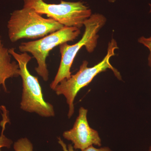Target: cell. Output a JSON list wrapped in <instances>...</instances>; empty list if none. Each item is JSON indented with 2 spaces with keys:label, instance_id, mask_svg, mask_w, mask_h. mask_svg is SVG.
<instances>
[{
  "label": "cell",
  "instance_id": "cell-7",
  "mask_svg": "<svg viewBox=\"0 0 151 151\" xmlns=\"http://www.w3.org/2000/svg\"><path fill=\"white\" fill-rule=\"evenodd\" d=\"M87 113V109L83 107L79 108L78 116L73 128L63 134V137L72 142L75 150L83 151L93 145L98 147L102 145V141L98 132L89 126Z\"/></svg>",
  "mask_w": 151,
  "mask_h": 151
},
{
  "label": "cell",
  "instance_id": "cell-3",
  "mask_svg": "<svg viewBox=\"0 0 151 151\" xmlns=\"http://www.w3.org/2000/svg\"><path fill=\"white\" fill-rule=\"evenodd\" d=\"M106 20L105 17L101 14H92L84 22L85 31L78 42L72 45L65 42L58 46L61 54V60L57 73L50 84L52 89L54 90L61 81L71 77L70 68L75 57L82 47L85 46L89 53L94 51L99 38L98 33L104 26Z\"/></svg>",
  "mask_w": 151,
  "mask_h": 151
},
{
  "label": "cell",
  "instance_id": "cell-16",
  "mask_svg": "<svg viewBox=\"0 0 151 151\" xmlns=\"http://www.w3.org/2000/svg\"><path fill=\"white\" fill-rule=\"evenodd\" d=\"M149 5H150V12L151 13V4H149Z\"/></svg>",
  "mask_w": 151,
  "mask_h": 151
},
{
  "label": "cell",
  "instance_id": "cell-9",
  "mask_svg": "<svg viewBox=\"0 0 151 151\" xmlns=\"http://www.w3.org/2000/svg\"><path fill=\"white\" fill-rule=\"evenodd\" d=\"M3 117V120L1 122V126L2 130L1 134L0 136V151L1 149L4 147H6L9 148L10 147L11 144H12V142L11 140L7 138L4 135V133L5 129L7 123L9 122L8 114L6 113H4L2 114Z\"/></svg>",
  "mask_w": 151,
  "mask_h": 151
},
{
  "label": "cell",
  "instance_id": "cell-12",
  "mask_svg": "<svg viewBox=\"0 0 151 151\" xmlns=\"http://www.w3.org/2000/svg\"><path fill=\"white\" fill-rule=\"evenodd\" d=\"M58 143L61 146L63 151H76L74 150L72 145H69L67 147L66 144L63 142L62 139L60 137L58 138Z\"/></svg>",
  "mask_w": 151,
  "mask_h": 151
},
{
  "label": "cell",
  "instance_id": "cell-8",
  "mask_svg": "<svg viewBox=\"0 0 151 151\" xmlns=\"http://www.w3.org/2000/svg\"><path fill=\"white\" fill-rule=\"evenodd\" d=\"M2 42L0 35V87L2 86L5 92H7L6 81L10 78L20 76L19 68L16 61H12V55ZM0 88V92H1Z\"/></svg>",
  "mask_w": 151,
  "mask_h": 151
},
{
  "label": "cell",
  "instance_id": "cell-1",
  "mask_svg": "<svg viewBox=\"0 0 151 151\" xmlns=\"http://www.w3.org/2000/svg\"><path fill=\"white\" fill-rule=\"evenodd\" d=\"M118 48L116 41L112 39L108 44L107 54L101 62L93 67H89L88 61L84 60L77 73L71 75L69 79L63 80L55 87L54 91L56 94L64 95L66 99L69 106L68 114L69 119L74 114V101L78 92L91 83L96 76L107 69H111L118 79L122 80L120 72L110 62V58L115 55V50Z\"/></svg>",
  "mask_w": 151,
  "mask_h": 151
},
{
  "label": "cell",
  "instance_id": "cell-6",
  "mask_svg": "<svg viewBox=\"0 0 151 151\" xmlns=\"http://www.w3.org/2000/svg\"><path fill=\"white\" fill-rule=\"evenodd\" d=\"M80 33L81 31L78 28L64 26L40 39L22 42L19 45V50L22 52H29L32 55L37 62L36 72L44 81H47L49 71L46 60L50 52L63 43L73 41Z\"/></svg>",
  "mask_w": 151,
  "mask_h": 151
},
{
  "label": "cell",
  "instance_id": "cell-4",
  "mask_svg": "<svg viewBox=\"0 0 151 151\" xmlns=\"http://www.w3.org/2000/svg\"><path fill=\"white\" fill-rule=\"evenodd\" d=\"M9 51L18 64L22 81L20 108L26 112L36 113L42 117H54L53 105L44 100L38 78L32 75L28 69V63L32 57L27 52L18 53L14 48L9 49Z\"/></svg>",
  "mask_w": 151,
  "mask_h": 151
},
{
  "label": "cell",
  "instance_id": "cell-11",
  "mask_svg": "<svg viewBox=\"0 0 151 151\" xmlns=\"http://www.w3.org/2000/svg\"><path fill=\"white\" fill-rule=\"evenodd\" d=\"M138 42L143 45L151 52V37L148 38L141 37L138 39Z\"/></svg>",
  "mask_w": 151,
  "mask_h": 151
},
{
  "label": "cell",
  "instance_id": "cell-2",
  "mask_svg": "<svg viewBox=\"0 0 151 151\" xmlns=\"http://www.w3.org/2000/svg\"><path fill=\"white\" fill-rule=\"evenodd\" d=\"M7 26L12 42L22 39L41 38L64 27L53 19L45 18L33 9L23 7L11 14Z\"/></svg>",
  "mask_w": 151,
  "mask_h": 151
},
{
  "label": "cell",
  "instance_id": "cell-17",
  "mask_svg": "<svg viewBox=\"0 0 151 151\" xmlns=\"http://www.w3.org/2000/svg\"><path fill=\"white\" fill-rule=\"evenodd\" d=\"M148 151H151V146H150V148H149Z\"/></svg>",
  "mask_w": 151,
  "mask_h": 151
},
{
  "label": "cell",
  "instance_id": "cell-5",
  "mask_svg": "<svg viewBox=\"0 0 151 151\" xmlns=\"http://www.w3.org/2000/svg\"><path fill=\"white\" fill-rule=\"evenodd\" d=\"M23 7L33 9L37 13L46 15L63 25L80 29L92 15V11L83 2L60 0L58 4H48L44 0H23Z\"/></svg>",
  "mask_w": 151,
  "mask_h": 151
},
{
  "label": "cell",
  "instance_id": "cell-14",
  "mask_svg": "<svg viewBox=\"0 0 151 151\" xmlns=\"http://www.w3.org/2000/svg\"><path fill=\"white\" fill-rule=\"evenodd\" d=\"M148 65L150 68L151 71V52L150 51V54L148 57Z\"/></svg>",
  "mask_w": 151,
  "mask_h": 151
},
{
  "label": "cell",
  "instance_id": "cell-13",
  "mask_svg": "<svg viewBox=\"0 0 151 151\" xmlns=\"http://www.w3.org/2000/svg\"><path fill=\"white\" fill-rule=\"evenodd\" d=\"M81 151H113L109 147H105L100 148H96L93 146H90L89 147Z\"/></svg>",
  "mask_w": 151,
  "mask_h": 151
},
{
  "label": "cell",
  "instance_id": "cell-15",
  "mask_svg": "<svg viewBox=\"0 0 151 151\" xmlns=\"http://www.w3.org/2000/svg\"><path fill=\"white\" fill-rule=\"evenodd\" d=\"M108 2L111 3H114L116 1V0H108Z\"/></svg>",
  "mask_w": 151,
  "mask_h": 151
},
{
  "label": "cell",
  "instance_id": "cell-10",
  "mask_svg": "<svg viewBox=\"0 0 151 151\" xmlns=\"http://www.w3.org/2000/svg\"><path fill=\"white\" fill-rule=\"evenodd\" d=\"M14 148L15 151H33L32 144L26 138H21L15 142Z\"/></svg>",
  "mask_w": 151,
  "mask_h": 151
}]
</instances>
